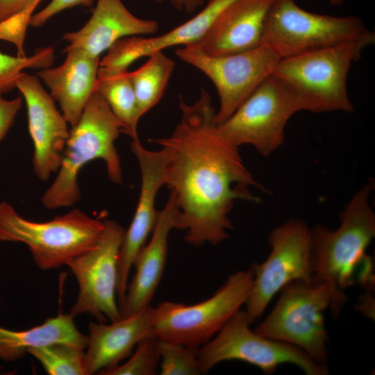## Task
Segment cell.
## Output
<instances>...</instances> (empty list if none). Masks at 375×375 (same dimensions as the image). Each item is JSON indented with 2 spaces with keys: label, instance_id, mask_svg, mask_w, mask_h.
Returning a JSON list of instances; mask_svg holds the SVG:
<instances>
[{
  "label": "cell",
  "instance_id": "cell-1",
  "mask_svg": "<svg viewBox=\"0 0 375 375\" xmlns=\"http://www.w3.org/2000/svg\"><path fill=\"white\" fill-rule=\"evenodd\" d=\"M181 119L172 134L150 141L167 153L165 185L178 208L175 228L185 231L190 244H217L233 229L228 217L236 200L259 202L249 186L265 191L246 167L239 148L218 132L212 98L201 89L187 103L181 97Z\"/></svg>",
  "mask_w": 375,
  "mask_h": 375
},
{
  "label": "cell",
  "instance_id": "cell-2",
  "mask_svg": "<svg viewBox=\"0 0 375 375\" xmlns=\"http://www.w3.org/2000/svg\"><path fill=\"white\" fill-rule=\"evenodd\" d=\"M373 188L369 181L353 195L340 214L336 229L322 225L310 228L312 282L328 285L334 317L347 301L343 290L371 281L372 265L366 250L375 237V213L369 200Z\"/></svg>",
  "mask_w": 375,
  "mask_h": 375
},
{
  "label": "cell",
  "instance_id": "cell-3",
  "mask_svg": "<svg viewBox=\"0 0 375 375\" xmlns=\"http://www.w3.org/2000/svg\"><path fill=\"white\" fill-rule=\"evenodd\" d=\"M373 32L352 40L281 58L272 74L295 97L301 110L352 112L347 89L351 64L374 42Z\"/></svg>",
  "mask_w": 375,
  "mask_h": 375
},
{
  "label": "cell",
  "instance_id": "cell-4",
  "mask_svg": "<svg viewBox=\"0 0 375 375\" xmlns=\"http://www.w3.org/2000/svg\"><path fill=\"white\" fill-rule=\"evenodd\" d=\"M122 125L100 94L94 91L77 123L72 126L58 174L42 197L49 210L74 205L81 197L78 176L90 162H105L109 179L122 183L120 158L115 141Z\"/></svg>",
  "mask_w": 375,
  "mask_h": 375
},
{
  "label": "cell",
  "instance_id": "cell-5",
  "mask_svg": "<svg viewBox=\"0 0 375 375\" xmlns=\"http://www.w3.org/2000/svg\"><path fill=\"white\" fill-rule=\"evenodd\" d=\"M101 217L93 218L79 209L38 222L20 216L6 201L0 202V242L28 246L42 270L60 267L95 246L103 229Z\"/></svg>",
  "mask_w": 375,
  "mask_h": 375
},
{
  "label": "cell",
  "instance_id": "cell-6",
  "mask_svg": "<svg viewBox=\"0 0 375 375\" xmlns=\"http://www.w3.org/2000/svg\"><path fill=\"white\" fill-rule=\"evenodd\" d=\"M331 302L327 284L292 281L281 290L273 309L253 331L294 345L317 363L327 367L328 337L324 312Z\"/></svg>",
  "mask_w": 375,
  "mask_h": 375
},
{
  "label": "cell",
  "instance_id": "cell-7",
  "mask_svg": "<svg viewBox=\"0 0 375 375\" xmlns=\"http://www.w3.org/2000/svg\"><path fill=\"white\" fill-rule=\"evenodd\" d=\"M251 268L231 274L210 298L192 305L164 301L153 309V334L198 347L208 342L245 304L253 286Z\"/></svg>",
  "mask_w": 375,
  "mask_h": 375
},
{
  "label": "cell",
  "instance_id": "cell-8",
  "mask_svg": "<svg viewBox=\"0 0 375 375\" xmlns=\"http://www.w3.org/2000/svg\"><path fill=\"white\" fill-rule=\"evenodd\" d=\"M370 32L358 17L321 15L302 9L294 0H274L265 16L261 44L283 58L358 39Z\"/></svg>",
  "mask_w": 375,
  "mask_h": 375
},
{
  "label": "cell",
  "instance_id": "cell-9",
  "mask_svg": "<svg viewBox=\"0 0 375 375\" xmlns=\"http://www.w3.org/2000/svg\"><path fill=\"white\" fill-rule=\"evenodd\" d=\"M244 310H239L214 339L198 349L201 373L229 360L247 362L265 374H272L282 364H292L306 375H327V367L315 362L301 349L284 342L265 338L249 328Z\"/></svg>",
  "mask_w": 375,
  "mask_h": 375
},
{
  "label": "cell",
  "instance_id": "cell-10",
  "mask_svg": "<svg viewBox=\"0 0 375 375\" xmlns=\"http://www.w3.org/2000/svg\"><path fill=\"white\" fill-rule=\"evenodd\" d=\"M300 110L290 90L271 74L227 119L216 126L220 135L235 147L249 144L268 156L283 144L286 124Z\"/></svg>",
  "mask_w": 375,
  "mask_h": 375
},
{
  "label": "cell",
  "instance_id": "cell-11",
  "mask_svg": "<svg viewBox=\"0 0 375 375\" xmlns=\"http://www.w3.org/2000/svg\"><path fill=\"white\" fill-rule=\"evenodd\" d=\"M269 244L271 251L267 259L251 267L253 282L244 310L250 324L262 316L287 284L312 282L310 228L305 222L293 218L275 227L269 233Z\"/></svg>",
  "mask_w": 375,
  "mask_h": 375
},
{
  "label": "cell",
  "instance_id": "cell-12",
  "mask_svg": "<svg viewBox=\"0 0 375 375\" xmlns=\"http://www.w3.org/2000/svg\"><path fill=\"white\" fill-rule=\"evenodd\" d=\"M180 60L203 72L213 83L219 106L215 122L227 119L248 96L269 76L281 59L265 44L239 53L212 56L195 44L178 47Z\"/></svg>",
  "mask_w": 375,
  "mask_h": 375
},
{
  "label": "cell",
  "instance_id": "cell-13",
  "mask_svg": "<svg viewBox=\"0 0 375 375\" xmlns=\"http://www.w3.org/2000/svg\"><path fill=\"white\" fill-rule=\"evenodd\" d=\"M124 228L115 220H104L103 229L94 247L67 263L79 288L77 299L70 310L74 317L92 315L99 322L122 318L116 301L117 266Z\"/></svg>",
  "mask_w": 375,
  "mask_h": 375
},
{
  "label": "cell",
  "instance_id": "cell-14",
  "mask_svg": "<svg viewBox=\"0 0 375 375\" xmlns=\"http://www.w3.org/2000/svg\"><path fill=\"white\" fill-rule=\"evenodd\" d=\"M131 148L139 163L141 187L133 217L125 231L119 249L117 285L119 305L124 303L129 273L135 260L156 224L158 213L156 199L158 191L165 185L167 161V151L162 147L158 151L148 150L138 139L132 140Z\"/></svg>",
  "mask_w": 375,
  "mask_h": 375
},
{
  "label": "cell",
  "instance_id": "cell-15",
  "mask_svg": "<svg viewBox=\"0 0 375 375\" xmlns=\"http://www.w3.org/2000/svg\"><path fill=\"white\" fill-rule=\"evenodd\" d=\"M15 88L26 104L28 131L34 147L33 172L38 179L47 181L60 167L69 134L68 122L36 76L24 73Z\"/></svg>",
  "mask_w": 375,
  "mask_h": 375
},
{
  "label": "cell",
  "instance_id": "cell-16",
  "mask_svg": "<svg viewBox=\"0 0 375 375\" xmlns=\"http://www.w3.org/2000/svg\"><path fill=\"white\" fill-rule=\"evenodd\" d=\"M235 0H210L192 18L169 31L154 37L132 36L117 41L100 60L99 67L124 70L135 60L156 51L197 43L220 12Z\"/></svg>",
  "mask_w": 375,
  "mask_h": 375
},
{
  "label": "cell",
  "instance_id": "cell-17",
  "mask_svg": "<svg viewBox=\"0 0 375 375\" xmlns=\"http://www.w3.org/2000/svg\"><path fill=\"white\" fill-rule=\"evenodd\" d=\"M274 0H235L195 44L212 56L244 51L261 44L266 14Z\"/></svg>",
  "mask_w": 375,
  "mask_h": 375
},
{
  "label": "cell",
  "instance_id": "cell-18",
  "mask_svg": "<svg viewBox=\"0 0 375 375\" xmlns=\"http://www.w3.org/2000/svg\"><path fill=\"white\" fill-rule=\"evenodd\" d=\"M158 28L156 21L135 16L122 0H97L86 24L78 31L66 33L63 40L69 43L65 49H78L99 58L122 38L151 35Z\"/></svg>",
  "mask_w": 375,
  "mask_h": 375
},
{
  "label": "cell",
  "instance_id": "cell-19",
  "mask_svg": "<svg viewBox=\"0 0 375 375\" xmlns=\"http://www.w3.org/2000/svg\"><path fill=\"white\" fill-rule=\"evenodd\" d=\"M153 309L149 305L110 324L90 322L85 349L87 375L100 374L115 367L128 356L140 341L153 335Z\"/></svg>",
  "mask_w": 375,
  "mask_h": 375
},
{
  "label": "cell",
  "instance_id": "cell-20",
  "mask_svg": "<svg viewBox=\"0 0 375 375\" xmlns=\"http://www.w3.org/2000/svg\"><path fill=\"white\" fill-rule=\"evenodd\" d=\"M178 208L172 194L164 208L158 211L156 224L148 243L139 251L133 266L135 272L128 284L122 317L133 315L150 305L160 282L167 255L168 238L175 228Z\"/></svg>",
  "mask_w": 375,
  "mask_h": 375
},
{
  "label": "cell",
  "instance_id": "cell-21",
  "mask_svg": "<svg viewBox=\"0 0 375 375\" xmlns=\"http://www.w3.org/2000/svg\"><path fill=\"white\" fill-rule=\"evenodd\" d=\"M66 58L59 66L41 69L38 76L47 86L62 114L74 126L95 91L100 58L78 49H65Z\"/></svg>",
  "mask_w": 375,
  "mask_h": 375
},
{
  "label": "cell",
  "instance_id": "cell-22",
  "mask_svg": "<svg viewBox=\"0 0 375 375\" xmlns=\"http://www.w3.org/2000/svg\"><path fill=\"white\" fill-rule=\"evenodd\" d=\"M88 336L76 328L74 317L59 314L42 324L25 331H12L0 326V359L12 362L22 358L32 347L65 342L85 350Z\"/></svg>",
  "mask_w": 375,
  "mask_h": 375
},
{
  "label": "cell",
  "instance_id": "cell-23",
  "mask_svg": "<svg viewBox=\"0 0 375 375\" xmlns=\"http://www.w3.org/2000/svg\"><path fill=\"white\" fill-rule=\"evenodd\" d=\"M113 115L122 125V133L132 140H138V126L141 118L128 69L99 68L95 85Z\"/></svg>",
  "mask_w": 375,
  "mask_h": 375
},
{
  "label": "cell",
  "instance_id": "cell-24",
  "mask_svg": "<svg viewBox=\"0 0 375 375\" xmlns=\"http://www.w3.org/2000/svg\"><path fill=\"white\" fill-rule=\"evenodd\" d=\"M147 57L144 65L129 72L141 117L162 99L175 67L163 51Z\"/></svg>",
  "mask_w": 375,
  "mask_h": 375
},
{
  "label": "cell",
  "instance_id": "cell-25",
  "mask_svg": "<svg viewBox=\"0 0 375 375\" xmlns=\"http://www.w3.org/2000/svg\"><path fill=\"white\" fill-rule=\"evenodd\" d=\"M27 353L35 358L50 375H87L85 349L65 342L32 347Z\"/></svg>",
  "mask_w": 375,
  "mask_h": 375
},
{
  "label": "cell",
  "instance_id": "cell-26",
  "mask_svg": "<svg viewBox=\"0 0 375 375\" xmlns=\"http://www.w3.org/2000/svg\"><path fill=\"white\" fill-rule=\"evenodd\" d=\"M199 348L158 339V350L160 360V374L161 375L201 374L198 362Z\"/></svg>",
  "mask_w": 375,
  "mask_h": 375
},
{
  "label": "cell",
  "instance_id": "cell-27",
  "mask_svg": "<svg viewBox=\"0 0 375 375\" xmlns=\"http://www.w3.org/2000/svg\"><path fill=\"white\" fill-rule=\"evenodd\" d=\"M54 60L53 49L40 48L28 57L12 56L0 51V91L3 93L15 88V83L26 68L49 67Z\"/></svg>",
  "mask_w": 375,
  "mask_h": 375
},
{
  "label": "cell",
  "instance_id": "cell-28",
  "mask_svg": "<svg viewBox=\"0 0 375 375\" xmlns=\"http://www.w3.org/2000/svg\"><path fill=\"white\" fill-rule=\"evenodd\" d=\"M136 349L124 363L102 372V375H153L160 363L158 339L148 336L136 345Z\"/></svg>",
  "mask_w": 375,
  "mask_h": 375
},
{
  "label": "cell",
  "instance_id": "cell-29",
  "mask_svg": "<svg viewBox=\"0 0 375 375\" xmlns=\"http://www.w3.org/2000/svg\"><path fill=\"white\" fill-rule=\"evenodd\" d=\"M42 0H34L18 12L0 22V40L14 44L17 56L25 57L24 44L33 12Z\"/></svg>",
  "mask_w": 375,
  "mask_h": 375
},
{
  "label": "cell",
  "instance_id": "cell-30",
  "mask_svg": "<svg viewBox=\"0 0 375 375\" xmlns=\"http://www.w3.org/2000/svg\"><path fill=\"white\" fill-rule=\"evenodd\" d=\"M92 0H51L42 10L33 15L30 26L40 27L58 12L76 6H90Z\"/></svg>",
  "mask_w": 375,
  "mask_h": 375
},
{
  "label": "cell",
  "instance_id": "cell-31",
  "mask_svg": "<svg viewBox=\"0 0 375 375\" xmlns=\"http://www.w3.org/2000/svg\"><path fill=\"white\" fill-rule=\"evenodd\" d=\"M0 91V143L4 138L22 105V98L8 100L4 99Z\"/></svg>",
  "mask_w": 375,
  "mask_h": 375
},
{
  "label": "cell",
  "instance_id": "cell-32",
  "mask_svg": "<svg viewBox=\"0 0 375 375\" xmlns=\"http://www.w3.org/2000/svg\"><path fill=\"white\" fill-rule=\"evenodd\" d=\"M34 0H0V22L18 12Z\"/></svg>",
  "mask_w": 375,
  "mask_h": 375
},
{
  "label": "cell",
  "instance_id": "cell-33",
  "mask_svg": "<svg viewBox=\"0 0 375 375\" xmlns=\"http://www.w3.org/2000/svg\"><path fill=\"white\" fill-rule=\"evenodd\" d=\"M158 3H168L176 10L192 13L203 6L205 0H154Z\"/></svg>",
  "mask_w": 375,
  "mask_h": 375
},
{
  "label": "cell",
  "instance_id": "cell-34",
  "mask_svg": "<svg viewBox=\"0 0 375 375\" xmlns=\"http://www.w3.org/2000/svg\"><path fill=\"white\" fill-rule=\"evenodd\" d=\"M332 5H340L342 3L343 0H328Z\"/></svg>",
  "mask_w": 375,
  "mask_h": 375
}]
</instances>
